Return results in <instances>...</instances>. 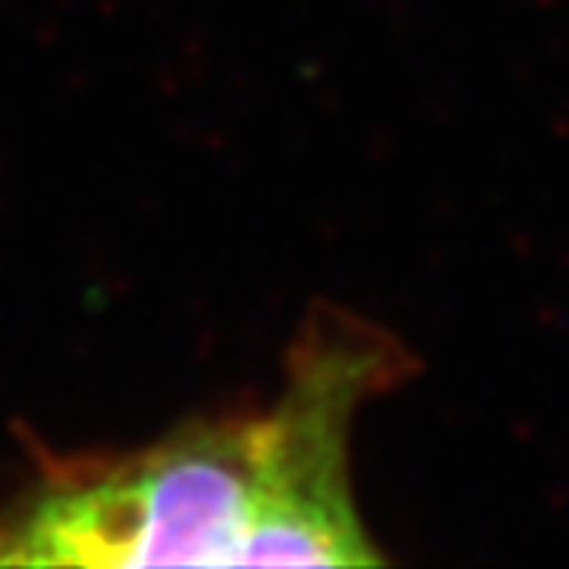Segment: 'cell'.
Listing matches in <instances>:
<instances>
[{
  "mask_svg": "<svg viewBox=\"0 0 569 569\" xmlns=\"http://www.w3.org/2000/svg\"><path fill=\"white\" fill-rule=\"evenodd\" d=\"M398 375V343L327 312L268 412L69 463L0 505V566H375L350 432L360 401Z\"/></svg>",
  "mask_w": 569,
  "mask_h": 569,
  "instance_id": "obj_1",
  "label": "cell"
}]
</instances>
